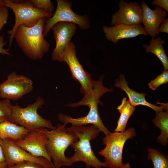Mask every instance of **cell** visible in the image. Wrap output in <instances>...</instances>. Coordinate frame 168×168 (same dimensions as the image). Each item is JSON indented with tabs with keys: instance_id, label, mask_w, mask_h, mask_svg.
I'll list each match as a JSON object with an SVG mask.
<instances>
[{
	"instance_id": "obj_1",
	"label": "cell",
	"mask_w": 168,
	"mask_h": 168,
	"mask_svg": "<svg viewBox=\"0 0 168 168\" xmlns=\"http://www.w3.org/2000/svg\"><path fill=\"white\" fill-rule=\"evenodd\" d=\"M103 78L104 76H102L97 81H94L91 93L84 95L82 99L79 102L66 105L67 106L72 108L81 105L88 106L90 109L86 116L74 118L67 114L60 113L58 115V120L66 125L68 123L74 125L92 124L98 128L105 135L110 133L111 132L103 123L98 109V105L100 102V97L104 93L112 92L114 90L113 88L109 89L104 86Z\"/></svg>"
},
{
	"instance_id": "obj_2",
	"label": "cell",
	"mask_w": 168,
	"mask_h": 168,
	"mask_svg": "<svg viewBox=\"0 0 168 168\" xmlns=\"http://www.w3.org/2000/svg\"><path fill=\"white\" fill-rule=\"evenodd\" d=\"M68 131L74 132L78 140L70 145L74 149L73 155L69 158L70 161L73 164L79 161L84 162L86 168L91 166L94 168H110L105 162H102L95 156L91 146L90 141L96 138L101 132L94 125L90 126L82 125H72L66 128Z\"/></svg>"
},
{
	"instance_id": "obj_3",
	"label": "cell",
	"mask_w": 168,
	"mask_h": 168,
	"mask_svg": "<svg viewBox=\"0 0 168 168\" xmlns=\"http://www.w3.org/2000/svg\"><path fill=\"white\" fill-rule=\"evenodd\" d=\"M47 18L40 19L34 26H20L14 35L19 47L30 58L41 59L49 50V44L44 39L43 31Z\"/></svg>"
},
{
	"instance_id": "obj_4",
	"label": "cell",
	"mask_w": 168,
	"mask_h": 168,
	"mask_svg": "<svg viewBox=\"0 0 168 168\" xmlns=\"http://www.w3.org/2000/svg\"><path fill=\"white\" fill-rule=\"evenodd\" d=\"M66 126L64 124H59L55 128L51 131L45 128L39 129L47 138L46 150L52 159L55 168L71 166L73 164L70 161L69 158L65 156V152L68 147L77 141L78 138L74 132L67 131Z\"/></svg>"
},
{
	"instance_id": "obj_5",
	"label": "cell",
	"mask_w": 168,
	"mask_h": 168,
	"mask_svg": "<svg viewBox=\"0 0 168 168\" xmlns=\"http://www.w3.org/2000/svg\"><path fill=\"white\" fill-rule=\"evenodd\" d=\"M45 102L44 99L39 96L36 101L25 108L21 107L17 103L11 107L9 121L20 125L29 130H36L41 128L53 130L55 128L51 121L43 118L37 113Z\"/></svg>"
},
{
	"instance_id": "obj_6",
	"label": "cell",
	"mask_w": 168,
	"mask_h": 168,
	"mask_svg": "<svg viewBox=\"0 0 168 168\" xmlns=\"http://www.w3.org/2000/svg\"><path fill=\"white\" fill-rule=\"evenodd\" d=\"M5 6L11 9L15 15V23L12 29L7 31L10 35L9 47H10L15 32L18 27L22 25L27 27L35 25L42 18H49L54 14L48 13L37 8L32 4L30 0H4Z\"/></svg>"
},
{
	"instance_id": "obj_7",
	"label": "cell",
	"mask_w": 168,
	"mask_h": 168,
	"mask_svg": "<svg viewBox=\"0 0 168 168\" xmlns=\"http://www.w3.org/2000/svg\"><path fill=\"white\" fill-rule=\"evenodd\" d=\"M136 134L135 129L129 128L123 132L110 133L105 135L103 142L105 147L99 152L104 157L110 168H119L122 164L123 148L126 141Z\"/></svg>"
},
{
	"instance_id": "obj_8",
	"label": "cell",
	"mask_w": 168,
	"mask_h": 168,
	"mask_svg": "<svg viewBox=\"0 0 168 168\" xmlns=\"http://www.w3.org/2000/svg\"><path fill=\"white\" fill-rule=\"evenodd\" d=\"M57 6L55 12L51 17L46 19L44 26L43 34L46 36L54 25L60 21L73 23L77 25L83 30L89 29L90 20L89 16H81L75 13L71 7L72 3L67 0H57Z\"/></svg>"
},
{
	"instance_id": "obj_9",
	"label": "cell",
	"mask_w": 168,
	"mask_h": 168,
	"mask_svg": "<svg viewBox=\"0 0 168 168\" xmlns=\"http://www.w3.org/2000/svg\"><path fill=\"white\" fill-rule=\"evenodd\" d=\"M76 46L71 41L66 46L58 61L66 63L70 68L72 78L81 84L80 91L83 95L91 93L92 91L94 81L91 74L83 69L76 54Z\"/></svg>"
},
{
	"instance_id": "obj_10",
	"label": "cell",
	"mask_w": 168,
	"mask_h": 168,
	"mask_svg": "<svg viewBox=\"0 0 168 168\" xmlns=\"http://www.w3.org/2000/svg\"><path fill=\"white\" fill-rule=\"evenodd\" d=\"M33 88L31 79L13 71L7 76L5 81L0 84V98L17 100L31 92Z\"/></svg>"
},
{
	"instance_id": "obj_11",
	"label": "cell",
	"mask_w": 168,
	"mask_h": 168,
	"mask_svg": "<svg viewBox=\"0 0 168 168\" xmlns=\"http://www.w3.org/2000/svg\"><path fill=\"white\" fill-rule=\"evenodd\" d=\"M0 139V143L4 155L5 162L11 166L25 161L40 164L44 167L52 163L44 157L36 158L17 146L14 140L9 138Z\"/></svg>"
},
{
	"instance_id": "obj_12",
	"label": "cell",
	"mask_w": 168,
	"mask_h": 168,
	"mask_svg": "<svg viewBox=\"0 0 168 168\" xmlns=\"http://www.w3.org/2000/svg\"><path fill=\"white\" fill-rule=\"evenodd\" d=\"M48 139L44 133L38 130H30L21 139L14 141L18 147L33 156L44 157L51 162L46 148Z\"/></svg>"
},
{
	"instance_id": "obj_13",
	"label": "cell",
	"mask_w": 168,
	"mask_h": 168,
	"mask_svg": "<svg viewBox=\"0 0 168 168\" xmlns=\"http://www.w3.org/2000/svg\"><path fill=\"white\" fill-rule=\"evenodd\" d=\"M119 10L112 16L111 26L124 24L141 25L142 9L137 2L127 3L123 0L119 2Z\"/></svg>"
},
{
	"instance_id": "obj_14",
	"label": "cell",
	"mask_w": 168,
	"mask_h": 168,
	"mask_svg": "<svg viewBox=\"0 0 168 168\" xmlns=\"http://www.w3.org/2000/svg\"><path fill=\"white\" fill-rule=\"evenodd\" d=\"M56 42L55 47L52 54L54 61H58L67 45L71 42L77 30L75 24L68 22L60 21L52 27Z\"/></svg>"
},
{
	"instance_id": "obj_15",
	"label": "cell",
	"mask_w": 168,
	"mask_h": 168,
	"mask_svg": "<svg viewBox=\"0 0 168 168\" xmlns=\"http://www.w3.org/2000/svg\"><path fill=\"white\" fill-rule=\"evenodd\" d=\"M142 9V22L144 29L148 35L155 37L159 33L158 29L160 25L167 16V12L159 7L153 10L150 8L142 0L141 3Z\"/></svg>"
},
{
	"instance_id": "obj_16",
	"label": "cell",
	"mask_w": 168,
	"mask_h": 168,
	"mask_svg": "<svg viewBox=\"0 0 168 168\" xmlns=\"http://www.w3.org/2000/svg\"><path fill=\"white\" fill-rule=\"evenodd\" d=\"M103 30L107 40L114 44L120 40L134 38L140 35H147L141 25L119 24L110 27L104 26Z\"/></svg>"
},
{
	"instance_id": "obj_17",
	"label": "cell",
	"mask_w": 168,
	"mask_h": 168,
	"mask_svg": "<svg viewBox=\"0 0 168 168\" xmlns=\"http://www.w3.org/2000/svg\"><path fill=\"white\" fill-rule=\"evenodd\" d=\"M115 86L117 87L120 88L122 91L126 93L129 98V103L134 107L139 105H145L151 108L156 112L168 109L167 103L157 102L156 104L160 105V106L152 104L146 100L145 97L146 94L145 93L142 92L138 93L130 88L123 74L120 75L119 78L116 80Z\"/></svg>"
},
{
	"instance_id": "obj_18",
	"label": "cell",
	"mask_w": 168,
	"mask_h": 168,
	"mask_svg": "<svg viewBox=\"0 0 168 168\" xmlns=\"http://www.w3.org/2000/svg\"><path fill=\"white\" fill-rule=\"evenodd\" d=\"M30 131L16 124L6 121L0 123V139L16 141L23 138Z\"/></svg>"
},
{
	"instance_id": "obj_19",
	"label": "cell",
	"mask_w": 168,
	"mask_h": 168,
	"mask_svg": "<svg viewBox=\"0 0 168 168\" xmlns=\"http://www.w3.org/2000/svg\"><path fill=\"white\" fill-rule=\"evenodd\" d=\"M152 121L161 131L157 142L163 146L166 145L168 142V109L156 112V117Z\"/></svg>"
},
{
	"instance_id": "obj_20",
	"label": "cell",
	"mask_w": 168,
	"mask_h": 168,
	"mask_svg": "<svg viewBox=\"0 0 168 168\" xmlns=\"http://www.w3.org/2000/svg\"><path fill=\"white\" fill-rule=\"evenodd\" d=\"M149 45H144L147 53L151 52L156 55L162 63L164 69L168 70V58L162 45L165 41L159 37L157 38L152 37L149 41Z\"/></svg>"
},
{
	"instance_id": "obj_21",
	"label": "cell",
	"mask_w": 168,
	"mask_h": 168,
	"mask_svg": "<svg viewBox=\"0 0 168 168\" xmlns=\"http://www.w3.org/2000/svg\"><path fill=\"white\" fill-rule=\"evenodd\" d=\"M117 109L120 113V116L114 132H123L125 130L128 121L135 108L130 104L128 100H127V98L124 97L121 104L118 106Z\"/></svg>"
},
{
	"instance_id": "obj_22",
	"label": "cell",
	"mask_w": 168,
	"mask_h": 168,
	"mask_svg": "<svg viewBox=\"0 0 168 168\" xmlns=\"http://www.w3.org/2000/svg\"><path fill=\"white\" fill-rule=\"evenodd\" d=\"M148 159L152 161L154 168H168V157L158 150L147 148Z\"/></svg>"
},
{
	"instance_id": "obj_23",
	"label": "cell",
	"mask_w": 168,
	"mask_h": 168,
	"mask_svg": "<svg viewBox=\"0 0 168 168\" xmlns=\"http://www.w3.org/2000/svg\"><path fill=\"white\" fill-rule=\"evenodd\" d=\"M12 105L10 100H0V123L9 121L11 115Z\"/></svg>"
},
{
	"instance_id": "obj_24",
	"label": "cell",
	"mask_w": 168,
	"mask_h": 168,
	"mask_svg": "<svg viewBox=\"0 0 168 168\" xmlns=\"http://www.w3.org/2000/svg\"><path fill=\"white\" fill-rule=\"evenodd\" d=\"M32 5L35 8L43 10L49 14H53L54 9L53 3L50 0H31Z\"/></svg>"
},
{
	"instance_id": "obj_25",
	"label": "cell",
	"mask_w": 168,
	"mask_h": 168,
	"mask_svg": "<svg viewBox=\"0 0 168 168\" xmlns=\"http://www.w3.org/2000/svg\"><path fill=\"white\" fill-rule=\"evenodd\" d=\"M168 82V71L164 69L162 73L149 83L148 86L150 89L155 90L161 85L166 84Z\"/></svg>"
},
{
	"instance_id": "obj_26",
	"label": "cell",
	"mask_w": 168,
	"mask_h": 168,
	"mask_svg": "<svg viewBox=\"0 0 168 168\" xmlns=\"http://www.w3.org/2000/svg\"><path fill=\"white\" fill-rule=\"evenodd\" d=\"M8 168H44L40 164L28 161L21 162L12 166H8Z\"/></svg>"
},
{
	"instance_id": "obj_27",
	"label": "cell",
	"mask_w": 168,
	"mask_h": 168,
	"mask_svg": "<svg viewBox=\"0 0 168 168\" xmlns=\"http://www.w3.org/2000/svg\"><path fill=\"white\" fill-rule=\"evenodd\" d=\"M8 15V9L6 7H4L0 10V33L2 27L7 23Z\"/></svg>"
},
{
	"instance_id": "obj_28",
	"label": "cell",
	"mask_w": 168,
	"mask_h": 168,
	"mask_svg": "<svg viewBox=\"0 0 168 168\" xmlns=\"http://www.w3.org/2000/svg\"><path fill=\"white\" fill-rule=\"evenodd\" d=\"M151 5H155L168 12V1L167 0H154L151 3Z\"/></svg>"
},
{
	"instance_id": "obj_29",
	"label": "cell",
	"mask_w": 168,
	"mask_h": 168,
	"mask_svg": "<svg viewBox=\"0 0 168 168\" xmlns=\"http://www.w3.org/2000/svg\"><path fill=\"white\" fill-rule=\"evenodd\" d=\"M7 44V42L4 41L3 35L0 36V54L7 55L8 56L11 55L9 52V49H5L3 47Z\"/></svg>"
},
{
	"instance_id": "obj_30",
	"label": "cell",
	"mask_w": 168,
	"mask_h": 168,
	"mask_svg": "<svg viewBox=\"0 0 168 168\" xmlns=\"http://www.w3.org/2000/svg\"><path fill=\"white\" fill-rule=\"evenodd\" d=\"M161 24V26L159 28V32H165L168 34V19H164L162 21Z\"/></svg>"
},
{
	"instance_id": "obj_31",
	"label": "cell",
	"mask_w": 168,
	"mask_h": 168,
	"mask_svg": "<svg viewBox=\"0 0 168 168\" xmlns=\"http://www.w3.org/2000/svg\"><path fill=\"white\" fill-rule=\"evenodd\" d=\"M5 159L0 139V162H5Z\"/></svg>"
},
{
	"instance_id": "obj_32",
	"label": "cell",
	"mask_w": 168,
	"mask_h": 168,
	"mask_svg": "<svg viewBox=\"0 0 168 168\" xmlns=\"http://www.w3.org/2000/svg\"><path fill=\"white\" fill-rule=\"evenodd\" d=\"M119 168H131L130 164L128 163L125 164L122 163L121 166Z\"/></svg>"
},
{
	"instance_id": "obj_33",
	"label": "cell",
	"mask_w": 168,
	"mask_h": 168,
	"mask_svg": "<svg viewBox=\"0 0 168 168\" xmlns=\"http://www.w3.org/2000/svg\"><path fill=\"white\" fill-rule=\"evenodd\" d=\"M0 168H8V166L5 162H0Z\"/></svg>"
},
{
	"instance_id": "obj_34",
	"label": "cell",
	"mask_w": 168,
	"mask_h": 168,
	"mask_svg": "<svg viewBox=\"0 0 168 168\" xmlns=\"http://www.w3.org/2000/svg\"><path fill=\"white\" fill-rule=\"evenodd\" d=\"M5 6L4 0H0V10Z\"/></svg>"
},
{
	"instance_id": "obj_35",
	"label": "cell",
	"mask_w": 168,
	"mask_h": 168,
	"mask_svg": "<svg viewBox=\"0 0 168 168\" xmlns=\"http://www.w3.org/2000/svg\"><path fill=\"white\" fill-rule=\"evenodd\" d=\"M44 168H55L54 166L53 163L50 164L46 167H44Z\"/></svg>"
}]
</instances>
